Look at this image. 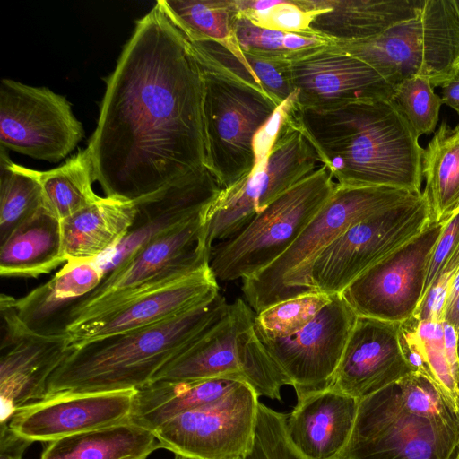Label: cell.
Returning <instances> with one entry per match:
<instances>
[{
	"label": "cell",
	"instance_id": "1f68e13d",
	"mask_svg": "<svg viewBox=\"0 0 459 459\" xmlns=\"http://www.w3.org/2000/svg\"><path fill=\"white\" fill-rule=\"evenodd\" d=\"M398 339L412 372L428 377L455 401L457 380L446 357L443 322L420 321L412 316L400 322Z\"/></svg>",
	"mask_w": 459,
	"mask_h": 459
},
{
	"label": "cell",
	"instance_id": "6da1fadb",
	"mask_svg": "<svg viewBox=\"0 0 459 459\" xmlns=\"http://www.w3.org/2000/svg\"><path fill=\"white\" fill-rule=\"evenodd\" d=\"M105 82L87 149L106 196L135 201L207 169L202 67L158 1Z\"/></svg>",
	"mask_w": 459,
	"mask_h": 459
},
{
	"label": "cell",
	"instance_id": "8992f818",
	"mask_svg": "<svg viewBox=\"0 0 459 459\" xmlns=\"http://www.w3.org/2000/svg\"><path fill=\"white\" fill-rule=\"evenodd\" d=\"M193 48L204 79L207 169L221 189H227L253 171L256 136L281 104Z\"/></svg>",
	"mask_w": 459,
	"mask_h": 459
},
{
	"label": "cell",
	"instance_id": "d590c367",
	"mask_svg": "<svg viewBox=\"0 0 459 459\" xmlns=\"http://www.w3.org/2000/svg\"><path fill=\"white\" fill-rule=\"evenodd\" d=\"M331 298L325 293L312 292L273 304L256 314L255 331L268 338L290 336L309 324Z\"/></svg>",
	"mask_w": 459,
	"mask_h": 459
},
{
	"label": "cell",
	"instance_id": "44dd1931",
	"mask_svg": "<svg viewBox=\"0 0 459 459\" xmlns=\"http://www.w3.org/2000/svg\"><path fill=\"white\" fill-rule=\"evenodd\" d=\"M218 281L207 264L67 331L70 346L134 331L176 317L213 298Z\"/></svg>",
	"mask_w": 459,
	"mask_h": 459
},
{
	"label": "cell",
	"instance_id": "ba28073f",
	"mask_svg": "<svg viewBox=\"0 0 459 459\" xmlns=\"http://www.w3.org/2000/svg\"><path fill=\"white\" fill-rule=\"evenodd\" d=\"M325 165L277 197L232 237L214 243L209 265L217 281L251 277L281 256L334 192Z\"/></svg>",
	"mask_w": 459,
	"mask_h": 459
},
{
	"label": "cell",
	"instance_id": "60d3db41",
	"mask_svg": "<svg viewBox=\"0 0 459 459\" xmlns=\"http://www.w3.org/2000/svg\"><path fill=\"white\" fill-rule=\"evenodd\" d=\"M457 271V270H456ZM442 273L424 292L413 316L420 321L443 322L455 272Z\"/></svg>",
	"mask_w": 459,
	"mask_h": 459
},
{
	"label": "cell",
	"instance_id": "b9f144b4",
	"mask_svg": "<svg viewBox=\"0 0 459 459\" xmlns=\"http://www.w3.org/2000/svg\"><path fill=\"white\" fill-rule=\"evenodd\" d=\"M32 443L14 432L8 423H0V459H22Z\"/></svg>",
	"mask_w": 459,
	"mask_h": 459
},
{
	"label": "cell",
	"instance_id": "681fc988",
	"mask_svg": "<svg viewBox=\"0 0 459 459\" xmlns=\"http://www.w3.org/2000/svg\"><path fill=\"white\" fill-rule=\"evenodd\" d=\"M456 333H457V355L459 358V330L456 331Z\"/></svg>",
	"mask_w": 459,
	"mask_h": 459
},
{
	"label": "cell",
	"instance_id": "c3c4849f",
	"mask_svg": "<svg viewBox=\"0 0 459 459\" xmlns=\"http://www.w3.org/2000/svg\"><path fill=\"white\" fill-rule=\"evenodd\" d=\"M174 459H193V458L183 456V455H175V458Z\"/></svg>",
	"mask_w": 459,
	"mask_h": 459
},
{
	"label": "cell",
	"instance_id": "cb8c5ba5",
	"mask_svg": "<svg viewBox=\"0 0 459 459\" xmlns=\"http://www.w3.org/2000/svg\"><path fill=\"white\" fill-rule=\"evenodd\" d=\"M103 272L91 261H68L48 281L13 300L22 324L41 335L66 334L68 316L77 302L95 290Z\"/></svg>",
	"mask_w": 459,
	"mask_h": 459
},
{
	"label": "cell",
	"instance_id": "f907efd6",
	"mask_svg": "<svg viewBox=\"0 0 459 459\" xmlns=\"http://www.w3.org/2000/svg\"><path fill=\"white\" fill-rule=\"evenodd\" d=\"M456 3H457V5H458V7H459V0H456Z\"/></svg>",
	"mask_w": 459,
	"mask_h": 459
},
{
	"label": "cell",
	"instance_id": "484cf974",
	"mask_svg": "<svg viewBox=\"0 0 459 459\" xmlns=\"http://www.w3.org/2000/svg\"><path fill=\"white\" fill-rule=\"evenodd\" d=\"M135 212L134 201L105 196L61 220L66 262L91 261L111 250L133 224Z\"/></svg>",
	"mask_w": 459,
	"mask_h": 459
},
{
	"label": "cell",
	"instance_id": "7bdbcfd3",
	"mask_svg": "<svg viewBox=\"0 0 459 459\" xmlns=\"http://www.w3.org/2000/svg\"><path fill=\"white\" fill-rule=\"evenodd\" d=\"M444 342L446 357L456 380L459 377V358L457 355V333L448 323L443 321Z\"/></svg>",
	"mask_w": 459,
	"mask_h": 459
},
{
	"label": "cell",
	"instance_id": "52a82bcc",
	"mask_svg": "<svg viewBox=\"0 0 459 459\" xmlns=\"http://www.w3.org/2000/svg\"><path fill=\"white\" fill-rule=\"evenodd\" d=\"M371 65L394 88L411 77L433 87L459 77L456 0H425L417 13L366 40L332 42Z\"/></svg>",
	"mask_w": 459,
	"mask_h": 459
},
{
	"label": "cell",
	"instance_id": "f546056e",
	"mask_svg": "<svg viewBox=\"0 0 459 459\" xmlns=\"http://www.w3.org/2000/svg\"><path fill=\"white\" fill-rule=\"evenodd\" d=\"M422 176L434 219L446 221L459 211V126L443 121L423 150Z\"/></svg>",
	"mask_w": 459,
	"mask_h": 459
},
{
	"label": "cell",
	"instance_id": "7402d4cb",
	"mask_svg": "<svg viewBox=\"0 0 459 459\" xmlns=\"http://www.w3.org/2000/svg\"><path fill=\"white\" fill-rule=\"evenodd\" d=\"M399 325L357 316L328 388L360 401L412 373L401 351Z\"/></svg>",
	"mask_w": 459,
	"mask_h": 459
},
{
	"label": "cell",
	"instance_id": "5b68a950",
	"mask_svg": "<svg viewBox=\"0 0 459 459\" xmlns=\"http://www.w3.org/2000/svg\"><path fill=\"white\" fill-rule=\"evenodd\" d=\"M419 193L390 186H337L289 249L271 265L242 280L245 301L255 314L278 302L313 291L315 258L351 225L403 203Z\"/></svg>",
	"mask_w": 459,
	"mask_h": 459
},
{
	"label": "cell",
	"instance_id": "7a4b0ae2",
	"mask_svg": "<svg viewBox=\"0 0 459 459\" xmlns=\"http://www.w3.org/2000/svg\"><path fill=\"white\" fill-rule=\"evenodd\" d=\"M288 116L339 186L421 192L424 149L390 99L319 108H299L292 100Z\"/></svg>",
	"mask_w": 459,
	"mask_h": 459
},
{
	"label": "cell",
	"instance_id": "d6a6232c",
	"mask_svg": "<svg viewBox=\"0 0 459 459\" xmlns=\"http://www.w3.org/2000/svg\"><path fill=\"white\" fill-rule=\"evenodd\" d=\"M43 207L64 220L98 202L101 196L92 188L95 181L88 149L81 150L65 163L47 171H39Z\"/></svg>",
	"mask_w": 459,
	"mask_h": 459
},
{
	"label": "cell",
	"instance_id": "8d00e7d4",
	"mask_svg": "<svg viewBox=\"0 0 459 459\" xmlns=\"http://www.w3.org/2000/svg\"><path fill=\"white\" fill-rule=\"evenodd\" d=\"M390 100L419 137L435 132L443 101L428 79L403 81L394 88Z\"/></svg>",
	"mask_w": 459,
	"mask_h": 459
},
{
	"label": "cell",
	"instance_id": "83f0119b",
	"mask_svg": "<svg viewBox=\"0 0 459 459\" xmlns=\"http://www.w3.org/2000/svg\"><path fill=\"white\" fill-rule=\"evenodd\" d=\"M65 263L61 220L44 207L1 242L3 277L36 278Z\"/></svg>",
	"mask_w": 459,
	"mask_h": 459
},
{
	"label": "cell",
	"instance_id": "ac0fdd59",
	"mask_svg": "<svg viewBox=\"0 0 459 459\" xmlns=\"http://www.w3.org/2000/svg\"><path fill=\"white\" fill-rule=\"evenodd\" d=\"M13 300L6 294L0 298V423H8L18 410L45 398L50 377L73 351L67 333L41 335L28 330Z\"/></svg>",
	"mask_w": 459,
	"mask_h": 459
},
{
	"label": "cell",
	"instance_id": "2e32d148",
	"mask_svg": "<svg viewBox=\"0 0 459 459\" xmlns=\"http://www.w3.org/2000/svg\"><path fill=\"white\" fill-rule=\"evenodd\" d=\"M294 91L293 105L319 108L389 100L394 87L365 61L329 43L275 60Z\"/></svg>",
	"mask_w": 459,
	"mask_h": 459
},
{
	"label": "cell",
	"instance_id": "d4e9b609",
	"mask_svg": "<svg viewBox=\"0 0 459 459\" xmlns=\"http://www.w3.org/2000/svg\"><path fill=\"white\" fill-rule=\"evenodd\" d=\"M425 0H310L309 30L331 42L375 38L414 16Z\"/></svg>",
	"mask_w": 459,
	"mask_h": 459
},
{
	"label": "cell",
	"instance_id": "bcb514c9",
	"mask_svg": "<svg viewBox=\"0 0 459 459\" xmlns=\"http://www.w3.org/2000/svg\"><path fill=\"white\" fill-rule=\"evenodd\" d=\"M459 295V268L455 272L452 283H451V290L447 300V304L451 302L456 296ZM446 304V306H447Z\"/></svg>",
	"mask_w": 459,
	"mask_h": 459
},
{
	"label": "cell",
	"instance_id": "9a60e30c",
	"mask_svg": "<svg viewBox=\"0 0 459 459\" xmlns=\"http://www.w3.org/2000/svg\"><path fill=\"white\" fill-rule=\"evenodd\" d=\"M444 223L432 221L420 235L370 267L341 293L358 316L402 322L413 316Z\"/></svg>",
	"mask_w": 459,
	"mask_h": 459
},
{
	"label": "cell",
	"instance_id": "836d02e7",
	"mask_svg": "<svg viewBox=\"0 0 459 459\" xmlns=\"http://www.w3.org/2000/svg\"><path fill=\"white\" fill-rule=\"evenodd\" d=\"M43 207L39 170L11 160L0 151V243Z\"/></svg>",
	"mask_w": 459,
	"mask_h": 459
},
{
	"label": "cell",
	"instance_id": "d6986e66",
	"mask_svg": "<svg viewBox=\"0 0 459 459\" xmlns=\"http://www.w3.org/2000/svg\"><path fill=\"white\" fill-rule=\"evenodd\" d=\"M221 191L206 169L135 200L134 220L126 235L93 261L107 276L152 240L205 211Z\"/></svg>",
	"mask_w": 459,
	"mask_h": 459
},
{
	"label": "cell",
	"instance_id": "ab89813d",
	"mask_svg": "<svg viewBox=\"0 0 459 459\" xmlns=\"http://www.w3.org/2000/svg\"><path fill=\"white\" fill-rule=\"evenodd\" d=\"M459 244V211L448 218L432 250L426 276L424 292L440 276Z\"/></svg>",
	"mask_w": 459,
	"mask_h": 459
},
{
	"label": "cell",
	"instance_id": "4fadbf2b",
	"mask_svg": "<svg viewBox=\"0 0 459 459\" xmlns=\"http://www.w3.org/2000/svg\"><path fill=\"white\" fill-rule=\"evenodd\" d=\"M83 128L65 96L11 79L0 83V143L33 159L57 162L77 146Z\"/></svg>",
	"mask_w": 459,
	"mask_h": 459
},
{
	"label": "cell",
	"instance_id": "7dc6e473",
	"mask_svg": "<svg viewBox=\"0 0 459 459\" xmlns=\"http://www.w3.org/2000/svg\"><path fill=\"white\" fill-rule=\"evenodd\" d=\"M455 403H456V406H457V409H458V411H459V377H458V380H457V395H456V398H455Z\"/></svg>",
	"mask_w": 459,
	"mask_h": 459
},
{
	"label": "cell",
	"instance_id": "7c38bea8",
	"mask_svg": "<svg viewBox=\"0 0 459 459\" xmlns=\"http://www.w3.org/2000/svg\"><path fill=\"white\" fill-rule=\"evenodd\" d=\"M423 192L359 221L336 238L313 261V292L341 294L373 265L420 235L434 221Z\"/></svg>",
	"mask_w": 459,
	"mask_h": 459
},
{
	"label": "cell",
	"instance_id": "ee69618b",
	"mask_svg": "<svg viewBox=\"0 0 459 459\" xmlns=\"http://www.w3.org/2000/svg\"><path fill=\"white\" fill-rule=\"evenodd\" d=\"M441 91L443 104L449 106L459 114V77L444 84Z\"/></svg>",
	"mask_w": 459,
	"mask_h": 459
},
{
	"label": "cell",
	"instance_id": "f6af8a7d",
	"mask_svg": "<svg viewBox=\"0 0 459 459\" xmlns=\"http://www.w3.org/2000/svg\"><path fill=\"white\" fill-rule=\"evenodd\" d=\"M443 321L451 325L456 331L459 330V295L447 304Z\"/></svg>",
	"mask_w": 459,
	"mask_h": 459
},
{
	"label": "cell",
	"instance_id": "e575fe53",
	"mask_svg": "<svg viewBox=\"0 0 459 459\" xmlns=\"http://www.w3.org/2000/svg\"><path fill=\"white\" fill-rule=\"evenodd\" d=\"M235 38L242 52L272 60H282L303 49L332 43L316 34L266 29L255 24L240 13L235 25Z\"/></svg>",
	"mask_w": 459,
	"mask_h": 459
},
{
	"label": "cell",
	"instance_id": "f1b7e54d",
	"mask_svg": "<svg viewBox=\"0 0 459 459\" xmlns=\"http://www.w3.org/2000/svg\"><path fill=\"white\" fill-rule=\"evenodd\" d=\"M160 448L152 431L126 420L48 442L39 459H147Z\"/></svg>",
	"mask_w": 459,
	"mask_h": 459
},
{
	"label": "cell",
	"instance_id": "4316f807",
	"mask_svg": "<svg viewBox=\"0 0 459 459\" xmlns=\"http://www.w3.org/2000/svg\"><path fill=\"white\" fill-rule=\"evenodd\" d=\"M242 384L228 378L152 381L136 390L128 420L153 432L183 412L221 401Z\"/></svg>",
	"mask_w": 459,
	"mask_h": 459
},
{
	"label": "cell",
	"instance_id": "4dcf8cb0",
	"mask_svg": "<svg viewBox=\"0 0 459 459\" xmlns=\"http://www.w3.org/2000/svg\"><path fill=\"white\" fill-rule=\"evenodd\" d=\"M167 15L190 40L217 41L247 65L235 38L237 0H159Z\"/></svg>",
	"mask_w": 459,
	"mask_h": 459
},
{
	"label": "cell",
	"instance_id": "74e56055",
	"mask_svg": "<svg viewBox=\"0 0 459 459\" xmlns=\"http://www.w3.org/2000/svg\"><path fill=\"white\" fill-rule=\"evenodd\" d=\"M239 13L255 24L280 31L314 34L309 23L317 12L307 8L304 0H237Z\"/></svg>",
	"mask_w": 459,
	"mask_h": 459
},
{
	"label": "cell",
	"instance_id": "ffe728a7",
	"mask_svg": "<svg viewBox=\"0 0 459 459\" xmlns=\"http://www.w3.org/2000/svg\"><path fill=\"white\" fill-rule=\"evenodd\" d=\"M136 390L57 393L29 403L8 421L17 434L35 442H51L93 429L128 420Z\"/></svg>",
	"mask_w": 459,
	"mask_h": 459
},
{
	"label": "cell",
	"instance_id": "8fae6325",
	"mask_svg": "<svg viewBox=\"0 0 459 459\" xmlns=\"http://www.w3.org/2000/svg\"><path fill=\"white\" fill-rule=\"evenodd\" d=\"M289 108L267 154L247 177L221 189L204 212V238L210 249L323 165L310 141L288 116Z\"/></svg>",
	"mask_w": 459,
	"mask_h": 459
},
{
	"label": "cell",
	"instance_id": "30bf717a",
	"mask_svg": "<svg viewBox=\"0 0 459 459\" xmlns=\"http://www.w3.org/2000/svg\"><path fill=\"white\" fill-rule=\"evenodd\" d=\"M204 211L152 240L105 276L71 310L67 330L209 264Z\"/></svg>",
	"mask_w": 459,
	"mask_h": 459
},
{
	"label": "cell",
	"instance_id": "e0dca14e",
	"mask_svg": "<svg viewBox=\"0 0 459 459\" xmlns=\"http://www.w3.org/2000/svg\"><path fill=\"white\" fill-rule=\"evenodd\" d=\"M357 315L341 294L299 332L282 338L259 336L270 357L288 377L297 401L327 389Z\"/></svg>",
	"mask_w": 459,
	"mask_h": 459
},
{
	"label": "cell",
	"instance_id": "9c48e42d",
	"mask_svg": "<svg viewBox=\"0 0 459 459\" xmlns=\"http://www.w3.org/2000/svg\"><path fill=\"white\" fill-rule=\"evenodd\" d=\"M255 316L245 299L238 298L208 333L160 370L152 381L228 378L245 383L258 396L281 402V388L290 382L257 335Z\"/></svg>",
	"mask_w": 459,
	"mask_h": 459
},
{
	"label": "cell",
	"instance_id": "603a6c76",
	"mask_svg": "<svg viewBox=\"0 0 459 459\" xmlns=\"http://www.w3.org/2000/svg\"><path fill=\"white\" fill-rule=\"evenodd\" d=\"M359 404L329 388L298 400L286 417L288 435L309 459L338 458L352 434Z\"/></svg>",
	"mask_w": 459,
	"mask_h": 459
},
{
	"label": "cell",
	"instance_id": "f35d334b",
	"mask_svg": "<svg viewBox=\"0 0 459 459\" xmlns=\"http://www.w3.org/2000/svg\"><path fill=\"white\" fill-rule=\"evenodd\" d=\"M286 417L259 403L252 446L240 459H309L290 440Z\"/></svg>",
	"mask_w": 459,
	"mask_h": 459
},
{
	"label": "cell",
	"instance_id": "3957f363",
	"mask_svg": "<svg viewBox=\"0 0 459 459\" xmlns=\"http://www.w3.org/2000/svg\"><path fill=\"white\" fill-rule=\"evenodd\" d=\"M228 307L219 292L171 319L73 348L50 377L47 395L139 390L208 333Z\"/></svg>",
	"mask_w": 459,
	"mask_h": 459
},
{
	"label": "cell",
	"instance_id": "277c9868",
	"mask_svg": "<svg viewBox=\"0 0 459 459\" xmlns=\"http://www.w3.org/2000/svg\"><path fill=\"white\" fill-rule=\"evenodd\" d=\"M343 459H459V411L436 383L412 372L359 401Z\"/></svg>",
	"mask_w": 459,
	"mask_h": 459
},
{
	"label": "cell",
	"instance_id": "5bb4252c",
	"mask_svg": "<svg viewBox=\"0 0 459 459\" xmlns=\"http://www.w3.org/2000/svg\"><path fill=\"white\" fill-rule=\"evenodd\" d=\"M259 396L242 384L210 405L183 412L153 433L162 448L193 459H240L254 439Z\"/></svg>",
	"mask_w": 459,
	"mask_h": 459
}]
</instances>
